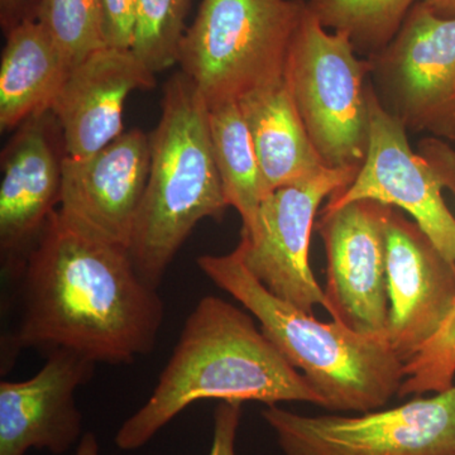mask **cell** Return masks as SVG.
Instances as JSON below:
<instances>
[{
    "mask_svg": "<svg viewBox=\"0 0 455 455\" xmlns=\"http://www.w3.org/2000/svg\"><path fill=\"white\" fill-rule=\"evenodd\" d=\"M18 283L20 322L3 344L7 357L22 349H68L119 366L155 349L164 316L157 289L137 274L127 247L86 235L59 211Z\"/></svg>",
    "mask_w": 455,
    "mask_h": 455,
    "instance_id": "obj_1",
    "label": "cell"
},
{
    "mask_svg": "<svg viewBox=\"0 0 455 455\" xmlns=\"http://www.w3.org/2000/svg\"><path fill=\"white\" fill-rule=\"evenodd\" d=\"M265 405L302 401L323 407L304 374L254 324L252 317L218 296L197 302L145 405L116 431V447L132 451L197 401Z\"/></svg>",
    "mask_w": 455,
    "mask_h": 455,
    "instance_id": "obj_2",
    "label": "cell"
},
{
    "mask_svg": "<svg viewBox=\"0 0 455 455\" xmlns=\"http://www.w3.org/2000/svg\"><path fill=\"white\" fill-rule=\"evenodd\" d=\"M215 286L229 293L259 320L260 331L292 367L300 370L331 411L381 409L398 394L405 362L385 338L357 333L338 322L322 323L269 291L233 252L196 260Z\"/></svg>",
    "mask_w": 455,
    "mask_h": 455,
    "instance_id": "obj_3",
    "label": "cell"
},
{
    "mask_svg": "<svg viewBox=\"0 0 455 455\" xmlns=\"http://www.w3.org/2000/svg\"><path fill=\"white\" fill-rule=\"evenodd\" d=\"M228 206L208 104L180 71L164 85L163 114L151 133V166L130 244L140 277L158 290L194 228L204 220L220 221Z\"/></svg>",
    "mask_w": 455,
    "mask_h": 455,
    "instance_id": "obj_4",
    "label": "cell"
},
{
    "mask_svg": "<svg viewBox=\"0 0 455 455\" xmlns=\"http://www.w3.org/2000/svg\"><path fill=\"white\" fill-rule=\"evenodd\" d=\"M307 0H202L178 64L209 108L284 82Z\"/></svg>",
    "mask_w": 455,
    "mask_h": 455,
    "instance_id": "obj_5",
    "label": "cell"
},
{
    "mask_svg": "<svg viewBox=\"0 0 455 455\" xmlns=\"http://www.w3.org/2000/svg\"><path fill=\"white\" fill-rule=\"evenodd\" d=\"M343 32L326 29L307 5L293 37L286 83L311 142L331 169H361L370 145L368 75Z\"/></svg>",
    "mask_w": 455,
    "mask_h": 455,
    "instance_id": "obj_6",
    "label": "cell"
},
{
    "mask_svg": "<svg viewBox=\"0 0 455 455\" xmlns=\"http://www.w3.org/2000/svg\"><path fill=\"white\" fill-rule=\"evenodd\" d=\"M370 145L352 184L329 197L324 211L359 200L394 206L411 215L440 252L455 263V218L443 188L455 196V152L443 142H430L429 154L418 155L407 130L385 109L368 84Z\"/></svg>",
    "mask_w": 455,
    "mask_h": 455,
    "instance_id": "obj_7",
    "label": "cell"
},
{
    "mask_svg": "<svg viewBox=\"0 0 455 455\" xmlns=\"http://www.w3.org/2000/svg\"><path fill=\"white\" fill-rule=\"evenodd\" d=\"M283 455H455V385L359 416L262 411Z\"/></svg>",
    "mask_w": 455,
    "mask_h": 455,
    "instance_id": "obj_8",
    "label": "cell"
},
{
    "mask_svg": "<svg viewBox=\"0 0 455 455\" xmlns=\"http://www.w3.org/2000/svg\"><path fill=\"white\" fill-rule=\"evenodd\" d=\"M368 59L377 97L407 131L455 140V18L419 0L394 40Z\"/></svg>",
    "mask_w": 455,
    "mask_h": 455,
    "instance_id": "obj_9",
    "label": "cell"
},
{
    "mask_svg": "<svg viewBox=\"0 0 455 455\" xmlns=\"http://www.w3.org/2000/svg\"><path fill=\"white\" fill-rule=\"evenodd\" d=\"M358 171L328 167L314 178L277 188L263 199L252 229L242 232L238 245L253 276L305 313L313 314L315 305L325 307L324 290L309 260L317 209L325 197L348 188Z\"/></svg>",
    "mask_w": 455,
    "mask_h": 455,
    "instance_id": "obj_10",
    "label": "cell"
},
{
    "mask_svg": "<svg viewBox=\"0 0 455 455\" xmlns=\"http://www.w3.org/2000/svg\"><path fill=\"white\" fill-rule=\"evenodd\" d=\"M386 208L359 200L334 211L323 209L316 229L328 260L324 309L357 333L387 339Z\"/></svg>",
    "mask_w": 455,
    "mask_h": 455,
    "instance_id": "obj_11",
    "label": "cell"
},
{
    "mask_svg": "<svg viewBox=\"0 0 455 455\" xmlns=\"http://www.w3.org/2000/svg\"><path fill=\"white\" fill-rule=\"evenodd\" d=\"M64 137L51 110L27 119L2 154L0 254L18 281L29 253L61 203Z\"/></svg>",
    "mask_w": 455,
    "mask_h": 455,
    "instance_id": "obj_12",
    "label": "cell"
},
{
    "mask_svg": "<svg viewBox=\"0 0 455 455\" xmlns=\"http://www.w3.org/2000/svg\"><path fill=\"white\" fill-rule=\"evenodd\" d=\"M151 166V134L124 131L95 154L66 156L60 215L86 233L130 250Z\"/></svg>",
    "mask_w": 455,
    "mask_h": 455,
    "instance_id": "obj_13",
    "label": "cell"
},
{
    "mask_svg": "<svg viewBox=\"0 0 455 455\" xmlns=\"http://www.w3.org/2000/svg\"><path fill=\"white\" fill-rule=\"evenodd\" d=\"M385 236L387 340L406 363L453 309L455 263L414 220L390 205L385 212Z\"/></svg>",
    "mask_w": 455,
    "mask_h": 455,
    "instance_id": "obj_14",
    "label": "cell"
},
{
    "mask_svg": "<svg viewBox=\"0 0 455 455\" xmlns=\"http://www.w3.org/2000/svg\"><path fill=\"white\" fill-rule=\"evenodd\" d=\"M95 366L79 353L56 349L31 379L0 383V455H26L31 449L61 455L73 447L83 431L75 394Z\"/></svg>",
    "mask_w": 455,
    "mask_h": 455,
    "instance_id": "obj_15",
    "label": "cell"
},
{
    "mask_svg": "<svg viewBox=\"0 0 455 455\" xmlns=\"http://www.w3.org/2000/svg\"><path fill=\"white\" fill-rule=\"evenodd\" d=\"M151 73L128 49L106 46L71 68L51 112L62 137L66 156L95 154L123 130L125 101L136 90L155 86Z\"/></svg>",
    "mask_w": 455,
    "mask_h": 455,
    "instance_id": "obj_16",
    "label": "cell"
},
{
    "mask_svg": "<svg viewBox=\"0 0 455 455\" xmlns=\"http://www.w3.org/2000/svg\"><path fill=\"white\" fill-rule=\"evenodd\" d=\"M238 104L252 137L267 196L328 169L311 142L286 77Z\"/></svg>",
    "mask_w": 455,
    "mask_h": 455,
    "instance_id": "obj_17",
    "label": "cell"
},
{
    "mask_svg": "<svg viewBox=\"0 0 455 455\" xmlns=\"http://www.w3.org/2000/svg\"><path fill=\"white\" fill-rule=\"evenodd\" d=\"M0 61V130L20 127L47 112L71 68L38 22H28L5 35Z\"/></svg>",
    "mask_w": 455,
    "mask_h": 455,
    "instance_id": "obj_18",
    "label": "cell"
},
{
    "mask_svg": "<svg viewBox=\"0 0 455 455\" xmlns=\"http://www.w3.org/2000/svg\"><path fill=\"white\" fill-rule=\"evenodd\" d=\"M209 125L228 205L241 215L242 232H250L267 194L241 107L238 103H226L209 108Z\"/></svg>",
    "mask_w": 455,
    "mask_h": 455,
    "instance_id": "obj_19",
    "label": "cell"
},
{
    "mask_svg": "<svg viewBox=\"0 0 455 455\" xmlns=\"http://www.w3.org/2000/svg\"><path fill=\"white\" fill-rule=\"evenodd\" d=\"M416 0H307V8L329 31L348 36L358 53L385 49Z\"/></svg>",
    "mask_w": 455,
    "mask_h": 455,
    "instance_id": "obj_20",
    "label": "cell"
},
{
    "mask_svg": "<svg viewBox=\"0 0 455 455\" xmlns=\"http://www.w3.org/2000/svg\"><path fill=\"white\" fill-rule=\"evenodd\" d=\"M191 0H137L132 52L158 74L178 64Z\"/></svg>",
    "mask_w": 455,
    "mask_h": 455,
    "instance_id": "obj_21",
    "label": "cell"
},
{
    "mask_svg": "<svg viewBox=\"0 0 455 455\" xmlns=\"http://www.w3.org/2000/svg\"><path fill=\"white\" fill-rule=\"evenodd\" d=\"M37 22L70 68L107 46L101 0H44Z\"/></svg>",
    "mask_w": 455,
    "mask_h": 455,
    "instance_id": "obj_22",
    "label": "cell"
},
{
    "mask_svg": "<svg viewBox=\"0 0 455 455\" xmlns=\"http://www.w3.org/2000/svg\"><path fill=\"white\" fill-rule=\"evenodd\" d=\"M455 379V304L439 331L405 363L398 396H420L449 390Z\"/></svg>",
    "mask_w": 455,
    "mask_h": 455,
    "instance_id": "obj_23",
    "label": "cell"
},
{
    "mask_svg": "<svg viewBox=\"0 0 455 455\" xmlns=\"http://www.w3.org/2000/svg\"><path fill=\"white\" fill-rule=\"evenodd\" d=\"M107 46L132 49L137 0H101Z\"/></svg>",
    "mask_w": 455,
    "mask_h": 455,
    "instance_id": "obj_24",
    "label": "cell"
},
{
    "mask_svg": "<svg viewBox=\"0 0 455 455\" xmlns=\"http://www.w3.org/2000/svg\"><path fill=\"white\" fill-rule=\"evenodd\" d=\"M242 418V403H220L214 411V431L209 455H236L235 439Z\"/></svg>",
    "mask_w": 455,
    "mask_h": 455,
    "instance_id": "obj_25",
    "label": "cell"
},
{
    "mask_svg": "<svg viewBox=\"0 0 455 455\" xmlns=\"http://www.w3.org/2000/svg\"><path fill=\"white\" fill-rule=\"evenodd\" d=\"M44 0H0V26L8 35L17 27L37 22Z\"/></svg>",
    "mask_w": 455,
    "mask_h": 455,
    "instance_id": "obj_26",
    "label": "cell"
},
{
    "mask_svg": "<svg viewBox=\"0 0 455 455\" xmlns=\"http://www.w3.org/2000/svg\"><path fill=\"white\" fill-rule=\"evenodd\" d=\"M75 455H100V445H99L97 435L92 431L84 434Z\"/></svg>",
    "mask_w": 455,
    "mask_h": 455,
    "instance_id": "obj_27",
    "label": "cell"
},
{
    "mask_svg": "<svg viewBox=\"0 0 455 455\" xmlns=\"http://www.w3.org/2000/svg\"><path fill=\"white\" fill-rule=\"evenodd\" d=\"M440 17L455 18V0H421Z\"/></svg>",
    "mask_w": 455,
    "mask_h": 455,
    "instance_id": "obj_28",
    "label": "cell"
}]
</instances>
